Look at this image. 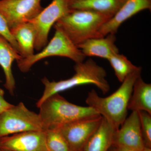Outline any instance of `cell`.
I'll return each instance as SVG.
<instances>
[{
  "instance_id": "obj_20",
  "label": "cell",
  "mask_w": 151,
  "mask_h": 151,
  "mask_svg": "<svg viewBox=\"0 0 151 151\" xmlns=\"http://www.w3.org/2000/svg\"><path fill=\"white\" fill-rule=\"evenodd\" d=\"M47 146L49 151H70L62 135L55 129L45 130Z\"/></svg>"
},
{
  "instance_id": "obj_4",
  "label": "cell",
  "mask_w": 151,
  "mask_h": 151,
  "mask_svg": "<svg viewBox=\"0 0 151 151\" xmlns=\"http://www.w3.org/2000/svg\"><path fill=\"white\" fill-rule=\"evenodd\" d=\"M111 18L93 11L70 10L54 26L59 28L76 46L84 41L101 37L99 30Z\"/></svg>"
},
{
  "instance_id": "obj_11",
  "label": "cell",
  "mask_w": 151,
  "mask_h": 151,
  "mask_svg": "<svg viewBox=\"0 0 151 151\" xmlns=\"http://www.w3.org/2000/svg\"><path fill=\"white\" fill-rule=\"evenodd\" d=\"M113 146L142 150L145 147L138 112L132 111L119 129L115 131Z\"/></svg>"
},
{
  "instance_id": "obj_7",
  "label": "cell",
  "mask_w": 151,
  "mask_h": 151,
  "mask_svg": "<svg viewBox=\"0 0 151 151\" xmlns=\"http://www.w3.org/2000/svg\"><path fill=\"white\" fill-rule=\"evenodd\" d=\"M70 10L68 0H52L37 16L29 22L32 24L35 31V50L40 51L46 46L52 27Z\"/></svg>"
},
{
  "instance_id": "obj_5",
  "label": "cell",
  "mask_w": 151,
  "mask_h": 151,
  "mask_svg": "<svg viewBox=\"0 0 151 151\" xmlns=\"http://www.w3.org/2000/svg\"><path fill=\"white\" fill-rule=\"evenodd\" d=\"M54 28L55 32L53 37L39 52L17 61L21 71L27 72L37 62L50 57L67 58L75 63L84 61L86 56L65 33L57 27L54 26Z\"/></svg>"
},
{
  "instance_id": "obj_1",
  "label": "cell",
  "mask_w": 151,
  "mask_h": 151,
  "mask_svg": "<svg viewBox=\"0 0 151 151\" xmlns=\"http://www.w3.org/2000/svg\"><path fill=\"white\" fill-rule=\"evenodd\" d=\"M142 67L129 75L120 87L111 95L100 97L92 89L86 99L87 106L94 109L115 130L118 129L127 118L128 106L135 81L141 76Z\"/></svg>"
},
{
  "instance_id": "obj_19",
  "label": "cell",
  "mask_w": 151,
  "mask_h": 151,
  "mask_svg": "<svg viewBox=\"0 0 151 151\" xmlns=\"http://www.w3.org/2000/svg\"><path fill=\"white\" fill-rule=\"evenodd\" d=\"M108 60L113 68L116 77L121 82L139 68L134 65L127 57L119 52L114 55Z\"/></svg>"
},
{
  "instance_id": "obj_3",
  "label": "cell",
  "mask_w": 151,
  "mask_h": 151,
  "mask_svg": "<svg viewBox=\"0 0 151 151\" xmlns=\"http://www.w3.org/2000/svg\"><path fill=\"white\" fill-rule=\"evenodd\" d=\"M38 108L44 130L100 115L89 106H79L68 102L59 93L49 97Z\"/></svg>"
},
{
  "instance_id": "obj_22",
  "label": "cell",
  "mask_w": 151,
  "mask_h": 151,
  "mask_svg": "<svg viewBox=\"0 0 151 151\" xmlns=\"http://www.w3.org/2000/svg\"><path fill=\"white\" fill-rule=\"evenodd\" d=\"M0 35L5 38L8 41L13 47L18 52V47L16 41L14 38L10 28L9 27L7 22L4 17L0 14Z\"/></svg>"
},
{
  "instance_id": "obj_10",
  "label": "cell",
  "mask_w": 151,
  "mask_h": 151,
  "mask_svg": "<svg viewBox=\"0 0 151 151\" xmlns=\"http://www.w3.org/2000/svg\"><path fill=\"white\" fill-rule=\"evenodd\" d=\"M0 148L9 151H49L44 130L22 132L0 138Z\"/></svg>"
},
{
  "instance_id": "obj_14",
  "label": "cell",
  "mask_w": 151,
  "mask_h": 151,
  "mask_svg": "<svg viewBox=\"0 0 151 151\" xmlns=\"http://www.w3.org/2000/svg\"><path fill=\"white\" fill-rule=\"evenodd\" d=\"M22 57L5 38L0 35V66L5 76L6 89L11 95H14L16 88V82L13 74L12 67L15 60Z\"/></svg>"
},
{
  "instance_id": "obj_27",
  "label": "cell",
  "mask_w": 151,
  "mask_h": 151,
  "mask_svg": "<svg viewBox=\"0 0 151 151\" xmlns=\"http://www.w3.org/2000/svg\"><path fill=\"white\" fill-rule=\"evenodd\" d=\"M1 151H9L6 150H3V149H1Z\"/></svg>"
},
{
  "instance_id": "obj_24",
  "label": "cell",
  "mask_w": 151,
  "mask_h": 151,
  "mask_svg": "<svg viewBox=\"0 0 151 151\" xmlns=\"http://www.w3.org/2000/svg\"><path fill=\"white\" fill-rule=\"evenodd\" d=\"M115 149V151H139L134 149L126 147H121V146H113Z\"/></svg>"
},
{
  "instance_id": "obj_2",
  "label": "cell",
  "mask_w": 151,
  "mask_h": 151,
  "mask_svg": "<svg viewBox=\"0 0 151 151\" xmlns=\"http://www.w3.org/2000/svg\"><path fill=\"white\" fill-rule=\"evenodd\" d=\"M74 69L75 73L68 79L50 81L45 77L42 79L44 90L36 103L37 108L52 95L80 85H94L104 94L108 93L110 90V84L106 79V70L91 58L76 63Z\"/></svg>"
},
{
  "instance_id": "obj_15",
  "label": "cell",
  "mask_w": 151,
  "mask_h": 151,
  "mask_svg": "<svg viewBox=\"0 0 151 151\" xmlns=\"http://www.w3.org/2000/svg\"><path fill=\"white\" fill-rule=\"evenodd\" d=\"M126 0H68L70 10L97 12L112 17Z\"/></svg>"
},
{
  "instance_id": "obj_23",
  "label": "cell",
  "mask_w": 151,
  "mask_h": 151,
  "mask_svg": "<svg viewBox=\"0 0 151 151\" xmlns=\"http://www.w3.org/2000/svg\"><path fill=\"white\" fill-rule=\"evenodd\" d=\"M4 92L2 89L0 88V113L10 108L13 105L9 103L5 99Z\"/></svg>"
},
{
  "instance_id": "obj_9",
  "label": "cell",
  "mask_w": 151,
  "mask_h": 151,
  "mask_svg": "<svg viewBox=\"0 0 151 151\" xmlns=\"http://www.w3.org/2000/svg\"><path fill=\"white\" fill-rule=\"evenodd\" d=\"M42 0H0V14L9 27L29 22L37 16L43 8Z\"/></svg>"
},
{
  "instance_id": "obj_8",
  "label": "cell",
  "mask_w": 151,
  "mask_h": 151,
  "mask_svg": "<svg viewBox=\"0 0 151 151\" xmlns=\"http://www.w3.org/2000/svg\"><path fill=\"white\" fill-rule=\"evenodd\" d=\"M103 120L100 115L78 120L53 129L59 132L67 142L70 151H81Z\"/></svg>"
},
{
  "instance_id": "obj_18",
  "label": "cell",
  "mask_w": 151,
  "mask_h": 151,
  "mask_svg": "<svg viewBox=\"0 0 151 151\" xmlns=\"http://www.w3.org/2000/svg\"><path fill=\"white\" fill-rule=\"evenodd\" d=\"M116 131L104 118L96 132L89 138L83 151H109L113 145Z\"/></svg>"
},
{
  "instance_id": "obj_6",
  "label": "cell",
  "mask_w": 151,
  "mask_h": 151,
  "mask_svg": "<svg viewBox=\"0 0 151 151\" xmlns=\"http://www.w3.org/2000/svg\"><path fill=\"white\" fill-rule=\"evenodd\" d=\"M43 130L38 113L28 109L22 102L0 113V138Z\"/></svg>"
},
{
  "instance_id": "obj_16",
  "label": "cell",
  "mask_w": 151,
  "mask_h": 151,
  "mask_svg": "<svg viewBox=\"0 0 151 151\" xmlns=\"http://www.w3.org/2000/svg\"><path fill=\"white\" fill-rule=\"evenodd\" d=\"M10 30L17 44L19 52L22 58L34 54L36 32L32 24L30 22L22 23Z\"/></svg>"
},
{
  "instance_id": "obj_26",
  "label": "cell",
  "mask_w": 151,
  "mask_h": 151,
  "mask_svg": "<svg viewBox=\"0 0 151 151\" xmlns=\"http://www.w3.org/2000/svg\"><path fill=\"white\" fill-rule=\"evenodd\" d=\"M109 151H115V149H114V147L113 146L111 147V148L110 149Z\"/></svg>"
},
{
  "instance_id": "obj_13",
  "label": "cell",
  "mask_w": 151,
  "mask_h": 151,
  "mask_svg": "<svg viewBox=\"0 0 151 151\" xmlns=\"http://www.w3.org/2000/svg\"><path fill=\"white\" fill-rule=\"evenodd\" d=\"M116 40L115 34H109L103 37L89 39L77 47L86 57H97L108 60L119 52L115 44Z\"/></svg>"
},
{
  "instance_id": "obj_28",
  "label": "cell",
  "mask_w": 151,
  "mask_h": 151,
  "mask_svg": "<svg viewBox=\"0 0 151 151\" xmlns=\"http://www.w3.org/2000/svg\"><path fill=\"white\" fill-rule=\"evenodd\" d=\"M1 151V148H0V151Z\"/></svg>"
},
{
  "instance_id": "obj_12",
  "label": "cell",
  "mask_w": 151,
  "mask_h": 151,
  "mask_svg": "<svg viewBox=\"0 0 151 151\" xmlns=\"http://www.w3.org/2000/svg\"><path fill=\"white\" fill-rule=\"evenodd\" d=\"M151 9V0H126L116 14L100 28V37L116 34L124 22L141 11Z\"/></svg>"
},
{
  "instance_id": "obj_21",
  "label": "cell",
  "mask_w": 151,
  "mask_h": 151,
  "mask_svg": "<svg viewBox=\"0 0 151 151\" xmlns=\"http://www.w3.org/2000/svg\"><path fill=\"white\" fill-rule=\"evenodd\" d=\"M138 112L145 147L151 148V115L145 111Z\"/></svg>"
},
{
  "instance_id": "obj_29",
  "label": "cell",
  "mask_w": 151,
  "mask_h": 151,
  "mask_svg": "<svg viewBox=\"0 0 151 151\" xmlns=\"http://www.w3.org/2000/svg\"></svg>"
},
{
  "instance_id": "obj_25",
  "label": "cell",
  "mask_w": 151,
  "mask_h": 151,
  "mask_svg": "<svg viewBox=\"0 0 151 151\" xmlns=\"http://www.w3.org/2000/svg\"><path fill=\"white\" fill-rule=\"evenodd\" d=\"M142 151H151V148L145 147Z\"/></svg>"
},
{
  "instance_id": "obj_17",
  "label": "cell",
  "mask_w": 151,
  "mask_h": 151,
  "mask_svg": "<svg viewBox=\"0 0 151 151\" xmlns=\"http://www.w3.org/2000/svg\"><path fill=\"white\" fill-rule=\"evenodd\" d=\"M128 109L132 111H145L151 115V84L146 83L141 76L135 81Z\"/></svg>"
}]
</instances>
